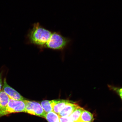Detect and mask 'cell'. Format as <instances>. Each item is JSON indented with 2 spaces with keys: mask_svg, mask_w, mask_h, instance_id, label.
<instances>
[{
  "mask_svg": "<svg viewBox=\"0 0 122 122\" xmlns=\"http://www.w3.org/2000/svg\"><path fill=\"white\" fill-rule=\"evenodd\" d=\"M53 112L59 114L63 109L67 103L70 102L69 101L65 100H51Z\"/></svg>",
  "mask_w": 122,
  "mask_h": 122,
  "instance_id": "cell-7",
  "label": "cell"
},
{
  "mask_svg": "<svg viewBox=\"0 0 122 122\" xmlns=\"http://www.w3.org/2000/svg\"><path fill=\"white\" fill-rule=\"evenodd\" d=\"M41 104L46 112L48 113L53 111L51 101H43L41 102Z\"/></svg>",
  "mask_w": 122,
  "mask_h": 122,
  "instance_id": "cell-12",
  "label": "cell"
},
{
  "mask_svg": "<svg viewBox=\"0 0 122 122\" xmlns=\"http://www.w3.org/2000/svg\"><path fill=\"white\" fill-rule=\"evenodd\" d=\"M25 105V112L45 118L46 113L40 103L35 101L24 100Z\"/></svg>",
  "mask_w": 122,
  "mask_h": 122,
  "instance_id": "cell-4",
  "label": "cell"
},
{
  "mask_svg": "<svg viewBox=\"0 0 122 122\" xmlns=\"http://www.w3.org/2000/svg\"><path fill=\"white\" fill-rule=\"evenodd\" d=\"M94 119L93 114L84 109L81 115L80 121L83 122H93Z\"/></svg>",
  "mask_w": 122,
  "mask_h": 122,
  "instance_id": "cell-9",
  "label": "cell"
},
{
  "mask_svg": "<svg viewBox=\"0 0 122 122\" xmlns=\"http://www.w3.org/2000/svg\"><path fill=\"white\" fill-rule=\"evenodd\" d=\"M84 110V109L83 108L79 106L75 110L70 116L74 122L80 121L81 115Z\"/></svg>",
  "mask_w": 122,
  "mask_h": 122,
  "instance_id": "cell-10",
  "label": "cell"
},
{
  "mask_svg": "<svg viewBox=\"0 0 122 122\" xmlns=\"http://www.w3.org/2000/svg\"><path fill=\"white\" fill-rule=\"evenodd\" d=\"M2 86V77H1V75L0 74V91H1V88Z\"/></svg>",
  "mask_w": 122,
  "mask_h": 122,
  "instance_id": "cell-15",
  "label": "cell"
},
{
  "mask_svg": "<svg viewBox=\"0 0 122 122\" xmlns=\"http://www.w3.org/2000/svg\"><path fill=\"white\" fill-rule=\"evenodd\" d=\"M2 90L7 94L10 98L17 100H24V97L19 92L8 84L6 78L4 80Z\"/></svg>",
  "mask_w": 122,
  "mask_h": 122,
  "instance_id": "cell-5",
  "label": "cell"
},
{
  "mask_svg": "<svg viewBox=\"0 0 122 122\" xmlns=\"http://www.w3.org/2000/svg\"><path fill=\"white\" fill-rule=\"evenodd\" d=\"M110 90L117 94L119 96L122 101V87H118L112 85H108Z\"/></svg>",
  "mask_w": 122,
  "mask_h": 122,
  "instance_id": "cell-13",
  "label": "cell"
},
{
  "mask_svg": "<svg viewBox=\"0 0 122 122\" xmlns=\"http://www.w3.org/2000/svg\"><path fill=\"white\" fill-rule=\"evenodd\" d=\"M25 108L24 100H15L10 98L6 107L0 111V117L12 113L25 112Z\"/></svg>",
  "mask_w": 122,
  "mask_h": 122,
  "instance_id": "cell-3",
  "label": "cell"
},
{
  "mask_svg": "<svg viewBox=\"0 0 122 122\" xmlns=\"http://www.w3.org/2000/svg\"><path fill=\"white\" fill-rule=\"evenodd\" d=\"M10 98L4 91H0V111L6 107Z\"/></svg>",
  "mask_w": 122,
  "mask_h": 122,
  "instance_id": "cell-8",
  "label": "cell"
},
{
  "mask_svg": "<svg viewBox=\"0 0 122 122\" xmlns=\"http://www.w3.org/2000/svg\"><path fill=\"white\" fill-rule=\"evenodd\" d=\"M60 122H74L69 116L60 117Z\"/></svg>",
  "mask_w": 122,
  "mask_h": 122,
  "instance_id": "cell-14",
  "label": "cell"
},
{
  "mask_svg": "<svg viewBox=\"0 0 122 122\" xmlns=\"http://www.w3.org/2000/svg\"><path fill=\"white\" fill-rule=\"evenodd\" d=\"M79 106L76 104L70 101L60 111L59 115L60 117L69 116Z\"/></svg>",
  "mask_w": 122,
  "mask_h": 122,
  "instance_id": "cell-6",
  "label": "cell"
},
{
  "mask_svg": "<svg viewBox=\"0 0 122 122\" xmlns=\"http://www.w3.org/2000/svg\"><path fill=\"white\" fill-rule=\"evenodd\" d=\"M77 122H81V121H78Z\"/></svg>",
  "mask_w": 122,
  "mask_h": 122,
  "instance_id": "cell-16",
  "label": "cell"
},
{
  "mask_svg": "<svg viewBox=\"0 0 122 122\" xmlns=\"http://www.w3.org/2000/svg\"><path fill=\"white\" fill-rule=\"evenodd\" d=\"M70 41V38L65 37L58 32H52L49 40L44 46L55 50L63 48Z\"/></svg>",
  "mask_w": 122,
  "mask_h": 122,
  "instance_id": "cell-2",
  "label": "cell"
},
{
  "mask_svg": "<svg viewBox=\"0 0 122 122\" xmlns=\"http://www.w3.org/2000/svg\"><path fill=\"white\" fill-rule=\"evenodd\" d=\"M45 118L48 122H60L59 115L53 111L47 113Z\"/></svg>",
  "mask_w": 122,
  "mask_h": 122,
  "instance_id": "cell-11",
  "label": "cell"
},
{
  "mask_svg": "<svg viewBox=\"0 0 122 122\" xmlns=\"http://www.w3.org/2000/svg\"><path fill=\"white\" fill-rule=\"evenodd\" d=\"M52 33L42 26L39 23H36L29 30L26 39L30 43L44 46L49 40Z\"/></svg>",
  "mask_w": 122,
  "mask_h": 122,
  "instance_id": "cell-1",
  "label": "cell"
}]
</instances>
